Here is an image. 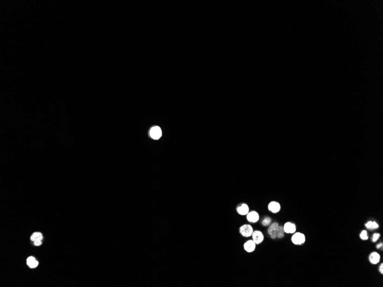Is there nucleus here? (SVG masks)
<instances>
[{"label":"nucleus","mask_w":383,"mask_h":287,"mask_svg":"<svg viewBox=\"0 0 383 287\" xmlns=\"http://www.w3.org/2000/svg\"><path fill=\"white\" fill-rule=\"evenodd\" d=\"M237 211L240 215H247L249 213V206L247 204L243 203L237 208Z\"/></svg>","instance_id":"obj_11"},{"label":"nucleus","mask_w":383,"mask_h":287,"mask_svg":"<svg viewBox=\"0 0 383 287\" xmlns=\"http://www.w3.org/2000/svg\"><path fill=\"white\" fill-rule=\"evenodd\" d=\"M150 136L154 139H158L162 135L161 130L158 126L154 127L150 130Z\"/></svg>","instance_id":"obj_7"},{"label":"nucleus","mask_w":383,"mask_h":287,"mask_svg":"<svg viewBox=\"0 0 383 287\" xmlns=\"http://www.w3.org/2000/svg\"><path fill=\"white\" fill-rule=\"evenodd\" d=\"M41 244H42L41 241H36L34 242V245L35 246H40L41 245Z\"/></svg>","instance_id":"obj_19"},{"label":"nucleus","mask_w":383,"mask_h":287,"mask_svg":"<svg viewBox=\"0 0 383 287\" xmlns=\"http://www.w3.org/2000/svg\"><path fill=\"white\" fill-rule=\"evenodd\" d=\"M360 237L361 239H363V240H364V241H365V240H367V239H368V233H367V231H366V230H363L361 232V233H360Z\"/></svg>","instance_id":"obj_16"},{"label":"nucleus","mask_w":383,"mask_h":287,"mask_svg":"<svg viewBox=\"0 0 383 287\" xmlns=\"http://www.w3.org/2000/svg\"><path fill=\"white\" fill-rule=\"evenodd\" d=\"M283 226V229L285 231V233H287V234H294L295 232H296L297 230V228L296 225L292 222H287Z\"/></svg>","instance_id":"obj_5"},{"label":"nucleus","mask_w":383,"mask_h":287,"mask_svg":"<svg viewBox=\"0 0 383 287\" xmlns=\"http://www.w3.org/2000/svg\"><path fill=\"white\" fill-rule=\"evenodd\" d=\"M268 209L273 213H277L280 210V205L278 202L272 201L268 204Z\"/></svg>","instance_id":"obj_10"},{"label":"nucleus","mask_w":383,"mask_h":287,"mask_svg":"<svg viewBox=\"0 0 383 287\" xmlns=\"http://www.w3.org/2000/svg\"><path fill=\"white\" fill-rule=\"evenodd\" d=\"M383 247V243H382V242H381L380 244H378V245H377V247H377V249H379V248H380V247Z\"/></svg>","instance_id":"obj_21"},{"label":"nucleus","mask_w":383,"mask_h":287,"mask_svg":"<svg viewBox=\"0 0 383 287\" xmlns=\"http://www.w3.org/2000/svg\"><path fill=\"white\" fill-rule=\"evenodd\" d=\"M365 226L368 229L374 230L379 228V225L376 222L370 221L365 224Z\"/></svg>","instance_id":"obj_13"},{"label":"nucleus","mask_w":383,"mask_h":287,"mask_svg":"<svg viewBox=\"0 0 383 287\" xmlns=\"http://www.w3.org/2000/svg\"><path fill=\"white\" fill-rule=\"evenodd\" d=\"M256 245L252 239H249L244 243V249L248 253H252L255 250Z\"/></svg>","instance_id":"obj_6"},{"label":"nucleus","mask_w":383,"mask_h":287,"mask_svg":"<svg viewBox=\"0 0 383 287\" xmlns=\"http://www.w3.org/2000/svg\"><path fill=\"white\" fill-rule=\"evenodd\" d=\"M239 231L240 234L245 237H249L252 236V234L254 232L252 227L249 224H245L240 226Z\"/></svg>","instance_id":"obj_2"},{"label":"nucleus","mask_w":383,"mask_h":287,"mask_svg":"<svg viewBox=\"0 0 383 287\" xmlns=\"http://www.w3.org/2000/svg\"><path fill=\"white\" fill-rule=\"evenodd\" d=\"M379 272L383 275V264L382 263L379 267Z\"/></svg>","instance_id":"obj_20"},{"label":"nucleus","mask_w":383,"mask_h":287,"mask_svg":"<svg viewBox=\"0 0 383 287\" xmlns=\"http://www.w3.org/2000/svg\"><path fill=\"white\" fill-rule=\"evenodd\" d=\"M279 227V224L278 222H273L269 225L268 228V233L269 236L272 239H275L277 238L276 234Z\"/></svg>","instance_id":"obj_3"},{"label":"nucleus","mask_w":383,"mask_h":287,"mask_svg":"<svg viewBox=\"0 0 383 287\" xmlns=\"http://www.w3.org/2000/svg\"><path fill=\"white\" fill-rule=\"evenodd\" d=\"M247 220L249 222L255 223L259 220V215L255 211H252L247 214Z\"/></svg>","instance_id":"obj_8"},{"label":"nucleus","mask_w":383,"mask_h":287,"mask_svg":"<svg viewBox=\"0 0 383 287\" xmlns=\"http://www.w3.org/2000/svg\"><path fill=\"white\" fill-rule=\"evenodd\" d=\"M285 231L283 229V226H281V225H279V227H278V230H277V234H276L277 238H278V239L283 238L284 237V236H285Z\"/></svg>","instance_id":"obj_15"},{"label":"nucleus","mask_w":383,"mask_h":287,"mask_svg":"<svg viewBox=\"0 0 383 287\" xmlns=\"http://www.w3.org/2000/svg\"><path fill=\"white\" fill-rule=\"evenodd\" d=\"M291 241L296 245H302L306 241L305 235L301 232H295L291 237Z\"/></svg>","instance_id":"obj_1"},{"label":"nucleus","mask_w":383,"mask_h":287,"mask_svg":"<svg viewBox=\"0 0 383 287\" xmlns=\"http://www.w3.org/2000/svg\"><path fill=\"white\" fill-rule=\"evenodd\" d=\"M271 221H272V220H271V218H270V217H266V218H264L262 222V225H263V226H269V225L271 224Z\"/></svg>","instance_id":"obj_17"},{"label":"nucleus","mask_w":383,"mask_h":287,"mask_svg":"<svg viewBox=\"0 0 383 287\" xmlns=\"http://www.w3.org/2000/svg\"><path fill=\"white\" fill-rule=\"evenodd\" d=\"M43 239V236H42L41 233H40L39 232L34 233L32 234V236H31V237H30V239L32 241H33V242L36 241H41Z\"/></svg>","instance_id":"obj_14"},{"label":"nucleus","mask_w":383,"mask_h":287,"mask_svg":"<svg viewBox=\"0 0 383 287\" xmlns=\"http://www.w3.org/2000/svg\"><path fill=\"white\" fill-rule=\"evenodd\" d=\"M27 264L30 268H34L38 267V262L33 257H29L27 259Z\"/></svg>","instance_id":"obj_12"},{"label":"nucleus","mask_w":383,"mask_h":287,"mask_svg":"<svg viewBox=\"0 0 383 287\" xmlns=\"http://www.w3.org/2000/svg\"><path fill=\"white\" fill-rule=\"evenodd\" d=\"M380 234H379V233H376L374 234V235L372 236V242H376L377 241V239L380 238Z\"/></svg>","instance_id":"obj_18"},{"label":"nucleus","mask_w":383,"mask_h":287,"mask_svg":"<svg viewBox=\"0 0 383 287\" xmlns=\"http://www.w3.org/2000/svg\"><path fill=\"white\" fill-rule=\"evenodd\" d=\"M252 240L257 245L261 244L264 240V235L262 232L259 230L254 231L252 234Z\"/></svg>","instance_id":"obj_4"},{"label":"nucleus","mask_w":383,"mask_h":287,"mask_svg":"<svg viewBox=\"0 0 383 287\" xmlns=\"http://www.w3.org/2000/svg\"><path fill=\"white\" fill-rule=\"evenodd\" d=\"M380 258H381V257H380V254H379L376 252H374L371 253L369 256V262L372 264H374V265L378 264L380 261Z\"/></svg>","instance_id":"obj_9"}]
</instances>
